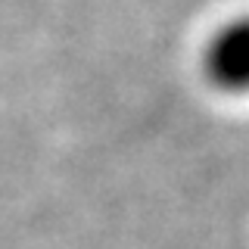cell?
Wrapping results in <instances>:
<instances>
[{"mask_svg":"<svg viewBox=\"0 0 249 249\" xmlns=\"http://www.w3.org/2000/svg\"><path fill=\"white\" fill-rule=\"evenodd\" d=\"M209 75L228 90H249V16L228 22L209 44Z\"/></svg>","mask_w":249,"mask_h":249,"instance_id":"1","label":"cell"}]
</instances>
